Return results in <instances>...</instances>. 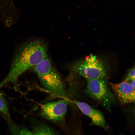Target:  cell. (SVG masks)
<instances>
[{
    "instance_id": "obj_1",
    "label": "cell",
    "mask_w": 135,
    "mask_h": 135,
    "mask_svg": "<svg viewBox=\"0 0 135 135\" xmlns=\"http://www.w3.org/2000/svg\"><path fill=\"white\" fill-rule=\"evenodd\" d=\"M47 57L45 45L39 40L23 43L16 51L9 72L0 82V89L8 83L16 85L19 77Z\"/></svg>"
},
{
    "instance_id": "obj_2",
    "label": "cell",
    "mask_w": 135,
    "mask_h": 135,
    "mask_svg": "<svg viewBox=\"0 0 135 135\" xmlns=\"http://www.w3.org/2000/svg\"><path fill=\"white\" fill-rule=\"evenodd\" d=\"M34 68L43 87L55 95L66 98L63 80L48 58L43 60Z\"/></svg>"
},
{
    "instance_id": "obj_3",
    "label": "cell",
    "mask_w": 135,
    "mask_h": 135,
    "mask_svg": "<svg viewBox=\"0 0 135 135\" xmlns=\"http://www.w3.org/2000/svg\"><path fill=\"white\" fill-rule=\"evenodd\" d=\"M70 67L73 71L87 80L103 79L106 74L102 63L96 56L92 54L84 60L75 62Z\"/></svg>"
},
{
    "instance_id": "obj_4",
    "label": "cell",
    "mask_w": 135,
    "mask_h": 135,
    "mask_svg": "<svg viewBox=\"0 0 135 135\" xmlns=\"http://www.w3.org/2000/svg\"><path fill=\"white\" fill-rule=\"evenodd\" d=\"M68 101L64 99L45 103L41 105L40 114L49 120L55 122L63 121L67 110Z\"/></svg>"
},
{
    "instance_id": "obj_5",
    "label": "cell",
    "mask_w": 135,
    "mask_h": 135,
    "mask_svg": "<svg viewBox=\"0 0 135 135\" xmlns=\"http://www.w3.org/2000/svg\"><path fill=\"white\" fill-rule=\"evenodd\" d=\"M112 88L118 101L123 104L134 102L135 88L128 82L124 81L120 83H110Z\"/></svg>"
},
{
    "instance_id": "obj_6",
    "label": "cell",
    "mask_w": 135,
    "mask_h": 135,
    "mask_svg": "<svg viewBox=\"0 0 135 135\" xmlns=\"http://www.w3.org/2000/svg\"><path fill=\"white\" fill-rule=\"evenodd\" d=\"M102 78L87 80L86 92L93 98L99 101L107 98L108 91L105 82Z\"/></svg>"
},
{
    "instance_id": "obj_7",
    "label": "cell",
    "mask_w": 135,
    "mask_h": 135,
    "mask_svg": "<svg viewBox=\"0 0 135 135\" xmlns=\"http://www.w3.org/2000/svg\"><path fill=\"white\" fill-rule=\"evenodd\" d=\"M73 101L84 114L91 119L92 124L106 128L104 118L100 111L93 108L86 103L76 100Z\"/></svg>"
},
{
    "instance_id": "obj_8",
    "label": "cell",
    "mask_w": 135,
    "mask_h": 135,
    "mask_svg": "<svg viewBox=\"0 0 135 135\" xmlns=\"http://www.w3.org/2000/svg\"><path fill=\"white\" fill-rule=\"evenodd\" d=\"M0 114L7 122L12 120L7 101L0 90Z\"/></svg>"
},
{
    "instance_id": "obj_9",
    "label": "cell",
    "mask_w": 135,
    "mask_h": 135,
    "mask_svg": "<svg viewBox=\"0 0 135 135\" xmlns=\"http://www.w3.org/2000/svg\"><path fill=\"white\" fill-rule=\"evenodd\" d=\"M32 132L33 135H56L50 128L42 124L34 126Z\"/></svg>"
},
{
    "instance_id": "obj_10",
    "label": "cell",
    "mask_w": 135,
    "mask_h": 135,
    "mask_svg": "<svg viewBox=\"0 0 135 135\" xmlns=\"http://www.w3.org/2000/svg\"><path fill=\"white\" fill-rule=\"evenodd\" d=\"M12 135H33L32 132L19 126L12 121L8 122Z\"/></svg>"
},
{
    "instance_id": "obj_11",
    "label": "cell",
    "mask_w": 135,
    "mask_h": 135,
    "mask_svg": "<svg viewBox=\"0 0 135 135\" xmlns=\"http://www.w3.org/2000/svg\"><path fill=\"white\" fill-rule=\"evenodd\" d=\"M135 68L134 67L129 71L124 81L128 82L135 79Z\"/></svg>"
},
{
    "instance_id": "obj_12",
    "label": "cell",
    "mask_w": 135,
    "mask_h": 135,
    "mask_svg": "<svg viewBox=\"0 0 135 135\" xmlns=\"http://www.w3.org/2000/svg\"><path fill=\"white\" fill-rule=\"evenodd\" d=\"M130 82L131 84L135 88V79H133L130 81Z\"/></svg>"
}]
</instances>
